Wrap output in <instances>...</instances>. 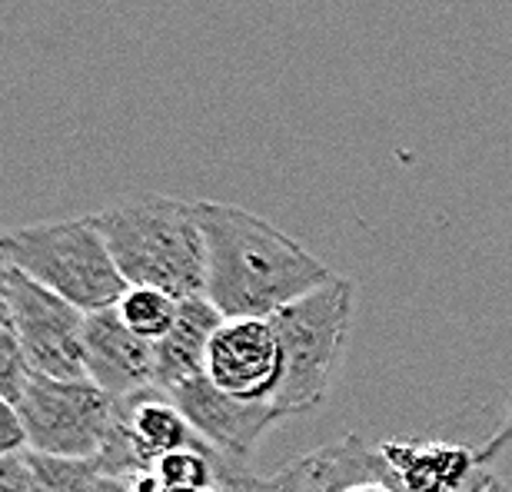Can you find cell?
I'll return each instance as SVG.
<instances>
[{
	"instance_id": "7a4b0ae2",
	"label": "cell",
	"mask_w": 512,
	"mask_h": 492,
	"mask_svg": "<svg viewBox=\"0 0 512 492\" xmlns=\"http://www.w3.org/2000/svg\"><path fill=\"white\" fill-rule=\"evenodd\" d=\"M127 286H150L173 300L207 296V243L197 203L140 193L90 217Z\"/></svg>"
},
{
	"instance_id": "9c48e42d",
	"label": "cell",
	"mask_w": 512,
	"mask_h": 492,
	"mask_svg": "<svg viewBox=\"0 0 512 492\" xmlns=\"http://www.w3.org/2000/svg\"><path fill=\"white\" fill-rule=\"evenodd\" d=\"M84 366L90 383L117 399L157 386V350L150 340L127 330L117 306L87 313Z\"/></svg>"
},
{
	"instance_id": "2e32d148",
	"label": "cell",
	"mask_w": 512,
	"mask_h": 492,
	"mask_svg": "<svg viewBox=\"0 0 512 492\" xmlns=\"http://www.w3.org/2000/svg\"><path fill=\"white\" fill-rule=\"evenodd\" d=\"M24 449H30L24 419H20L14 403L0 399V456H14V453H24Z\"/></svg>"
},
{
	"instance_id": "3957f363",
	"label": "cell",
	"mask_w": 512,
	"mask_h": 492,
	"mask_svg": "<svg viewBox=\"0 0 512 492\" xmlns=\"http://www.w3.org/2000/svg\"><path fill=\"white\" fill-rule=\"evenodd\" d=\"M353 306L356 283L350 276H333L320 290L270 316L283 353V383L273 399L280 419L306 416L326 403L343 363Z\"/></svg>"
},
{
	"instance_id": "d6986e66",
	"label": "cell",
	"mask_w": 512,
	"mask_h": 492,
	"mask_svg": "<svg viewBox=\"0 0 512 492\" xmlns=\"http://www.w3.org/2000/svg\"><path fill=\"white\" fill-rule=\"evenodd\" d=\"M7 273H10V263L4 260V253H0V330H10V326H14V313H10V293H7Z\"/></svg>"
},
{
	"instance_id": "ba28073f",
	"label": "cell",
	"mask_w": 512,
	"mask_h": 492,
	"mask_svg": "<svg viewBox=\"0 0 512 492\" xmlns=\"http://www.w3.org/2000/svg\"><path fill=\"white\" fill-rule=\"evenodd\" d=\"M167 396L213 453L243 466H250L266 429L280 423L270 403H240V399L220 393L207 376H193Z\"/></svg>"
},
{
	"instance_id": "9a60e30c",
	"label": "cell",
	"mask_w": 512,
	"mask_h": 492,
	"mask_svg": "<svg viewBox=\"0 0 512 492\" xmlns=\"http://www.w3.org/2000/svg\"><path fill=\"white\" fill-rule=\"evenodd\" d=\"M30 379H34V366H30L14 326H10V330H0V399H7V403L17 406L20 396L27 393Z\"/></svg>"
},
{
	"instance_id": "8992f818",
	"label": "cell",
	"mask_w": 512,
	"mask_h": 492,
	"mask_svg": "<svg viewBox=\"0 0 512 492\" xmlns=\"http://www.w3.org/2000/svg\"><path fill=\"white\" fill-rule=\"evenodd\" d=\"M10 313H14V333L24 346L30 366L40 376L54 379H87L84 366V323L74 303L60 300L47 286L30 280L17 266L7 273Z\"/></svg>"
},
{
	"instance_id": "5b68a950",
	"label": "cell",
	"mask_w": 512,
	"mask_h": 492,
	"mask_svg": "<svg viewBox=\"0 0 512 492\" xmlns=\"http://www.w3.org/2000/svg\"><path fill=\"white\" fill-rule=\"evenodd\" d=\"M17 413L27 446L57 459H97L120 416V399L90 379H54L34 373Z\"/></svg>"
},
{
	"instance_id": "5bb4252c",
	"label": "cell",
	"mask_w": 512,
	"mask_h": 492,
	"mask_svg": "<svg viewBox=\"0 0 512 492\" xmlns=\"http://www.w3.org/2000/svg\"><path fill=\"white\" fill-rule=\"evenodd\" d=\"M30 469H34L37 492H90L100 479L94 459H57L27 449Z\"/></svg>"
},
{
	"instance_id": "e0dca14e",
	"label": "cell",
	"mask_w": 512,
	"mask_h": 492,
	"mask_svg": "<svg viewBox=\"0 0 512 492\" xmlns=\"http://www.w3.org/2000/svg\"><path fill=\"white\" fill-rule=\"evenodd\" d=\"M509 446H512V399H509V403H506L503 423L496 426V433L489 436L486 443L476 449V463H479V466H489V463H496V456H499V453H506Z\"/></svg>"
},
{
	"instance_id": "44dd1931",
	"label": "cell",
	"mask_w": 512,
	"mask_h": 492,
	"mask_svg": "<svg viewBox=\"0 0 512 492\" xmlns=\"http://www.w3.org/2000/svg\"><path fill=\"white\" fill-rule=\"evenodd\" d=\"M346 492H396V489H389L383 483H360V486H350Z\"/></svg>"
},
{
	"instance_id": "8fae6325",
	"label": "cell",
	"mask_w": 512,
	"mask_h": 492,
	"mask_svg": "<svg viewBox=\"0 0 512 492\" xmlns=\"http://www.w3.org/2000/svg\"><path fill=\"white\" fill-rule=\"evenodd\" d=\"M220 326H223V316L207 296L180 300L177 326H173L160 343H153V350H157V389L173 393V389L183 386L187 379L203 376L210 343Z\"/></svg>"
},
{
	"instance_id": "7402d4cb",
	"label": "cell",
	"mask_w": 512,
	"mask_h": 492,
	"mask_svg": "<svg viewBox=\"0 0 512 492\" xmlns=\"http://www.w3.org/2000/svg\"><path fill=\"white\" fill-rule=\"evenodd\" d=\"M210 492H220V489H210Z\"/></svg>"
},
{
	"instance_id": "ac0fdd59",
	"label": "cell",
	"mask_w": 512,
	"mask_h": 492,
	"mask_svg": "<svg viewBox=\"0 0 512 492\" xmlns=\"http://www.w3.org/2000/svg\"><path fill=\"white\" fill-rule=\"evenodd\" d=\"M459 492H509V489H506L503 479L489 473L486 466H479L476 473H473V479H469V483L459 489Z\"/></svg>"
},
{
	"instance_id": "30bf717a",
	"label": "cell",
	"mask_w": 512,
	"mask_h": 492,
	"mask_svg": "<svg viewBox=\"0 0 512 492\" xmlns=\"http://www.w3.org/2000/svg\"><path fill=\"white\" fill-rule=\"evenodd\" d=\"M380 453L403 492H459L479 469L476 449L443 439H386Z\"/></svg>"
},
{
	"instance_id": "52a82bcc",
	"label": "cell",
	"mask_w": 512,
	"mask_h": 492,
	"mask_svg": "<svg viewBox=\"0 0 512 492\" xmlns=\"http://www.w3.org/2000/svg\"><path fill=\"white\" fill-rule=\"evenodd\" d=\"M203 376L240 403H270L283 383V353L270 320H223Z\"/></svg>"
},
{
	"instance_id": "277c9868",
	"label": "cell",
	"mask_w": 512,
	"mask_h": 492,
	"mask_svg": "<svg viewBox=\"0 0 512 492\" xmlns=\"http://www.w3.org/2000/svg\"><path fill=\"white\" fill-rule=\"evenodd\" d=\"M0 253L10 266L60 300L74 303L80 313L110 310L127 293V280L90 217L4 230Z\"/></svg>"
},
{
	"instance_id": "6da1fadb",
	"label": "cell",
	"mask_w": 512,
	"mask_h": 492,
	"mask_svg": "<svg viewBox=\"0 0 512 492\" xmlns=\"http://www.w3.org/2000/svg\"><path fill=\"white\" fill-rule=\"evenodd\" d=\"M197 213L207 243V300L223 320H270L336 276L290 233L250 210L197 200Z\"/></svg>"
},
{
	"instance_id": "ffe728a7",
	"label": "cell",
	"mask_w": 512,
	"mask_h": 492,
	"mask_svg": "<svg viewBox=\"0 0 512 492\" xmlns=\"http://www.w3.org/2000/svg\"><path fill=\"white\" fill-rule=\"evenodd\" d=\"M90 492H130V486H127V479H110V476H100V479H97V486L90 489Z\"/></svg>"
},
{
	"instance_id": "4fadbf2b",
	"label": "cell",
	"mask_w": 512,
	"mask_h": 492,
	"mask_svg": "<svg viewBox=\"0 0 512 492\" xmlns=\"http://www.w3.org/2000/svg\"><path fill=\"white\" fill-rule=\"evenodd\" d=\"M117 313L127 330L150 343H160L177 326L180 300H173L163 290H150V286H127V293L117 303Z\"/></svg>"
},
{
	"instance_id": "7c38bea8",
	"label": "cell",
	"mask_w": 512,
	"mask_h": 492,
	"mask_svg": "<svg viewBox=\"0 0 512 492\" xmlns=\"http://www.w3.org/2000/svg\"><path fill=\"white\" fill-rule=\"evenodd\" d=\"M120 403H124V426L130 443L143 459V466L153 469V463H160L163 456L203 446V439L193 433V426L163 389H143V393H133Z\"/></svg>"
}]
</instances>
